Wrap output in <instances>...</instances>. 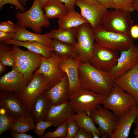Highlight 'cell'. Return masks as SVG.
Here are the masks:
<instances>
[{
  "label": "cell",
  "mask_w": 138,
  "mask_h": 138,
  "mask_svg": "<svg viewBox=\"0 0 138 138\" xmlns=\"http://www.w3.org/2000/svg\"><path fill=\"white\" fill-rule=\"evenodd\" d=\"M130 35L133 39L138 38V25H133L130 30Z\"/></svg>",
  "instance_id": "cell-44"
},
{
  "label": "cell",
  "mask_w": 138,
  "mask_h": 138,
  "mask_svg": "<svg viewBox=\"0 0 138 138\" xmlns=\"http://www.w3.org/2000/svg\"><path fill=\"white\" fill-rule=\"evenodd\" d=\"M114 83L132 95L138 105V61L131 69L115 79Z\"/></svg>",
  "instance_id": "cell-21"
},
{
  "label": "cell",
  "mask_w": 138,
  "mask_h": 138,
  "mask_svg": "<svg viewBox=\"0 0 138 138\" xmlns=\"http://www.w3.org/2000/svg\"><path fill=\"white\" fill-rule=\"evenodd\" d=\"M92 135L83 129L80 128L74 138H92Z\"/></svg>",
  "instance_id": "cell-40"
},
{
  "label": "cell",
  "mask_w": 138,
  "mask_h": 138,
  "mask_svg": "<svg viewBox=\"0 0 138 138\" xmlns=\"http://www.w3.org/2000/svg\"><path fill=\"white\" fill-rule=\"evenodd\" d=\"M6 66L0 61V74L1 75L6 69Z\"/></svg>",
  "instance_id": "cell-46"
},
{
  "label": "cell",
  "mask_w": 138,
  "mask_h": 138,
  "mask_svg": "<svg viewBox=\"0 0 138 138\" xmlns=\"http://www.w3.org/2000/svg\"><path fill=\"white\" fill-rule=\"evenodd\" d=\"M12 52L15 67L30 80L34 71L40 66L43 56L28 50H23L15 45L12 46Z\"/></svg>",
  "instance_id": "cell-6"
},
{
  "label": "cell",
  "mask_w": 138,
  "mask_h": 138,
  "mask_svg": "<svg viewBox=\"0 0 138 138\" xmlns=\"http://www.w3.org/2000/svg\"><path fill=\"white\" fill-rule=\"evenodd\" d=\"M61 58L52 51L50 57H43L40 66L34 73L43 74L49 82L51 87L59 82L65 73L59 67Z\"/></svg>",
  "instance_id": "cell-14"
},
{
  "label": "cell",
  "mask_w": 138,
  "mask_h": 138,
  "mask_svg": "<svg viewBox=\"0 0 138 138\" xmlns=\"http://www.w3.org/2000/svg\"><path fill=\"white\" fill-rule=\"evenodd\" d=\"M134 124L136 126H138V111L136 118L134 123Z\"/></svg>",
  "instance_id": "cell-50"
},
{
  "label": "cell",
  "mask_w": 138,
  "mask_h": 138,
  "mask_svg": "<svg viewBox=\"0 0 138 138\" xmlns=\"http://www.w3.org/2000/svg\"><path fill=\"white\" fill-rule=\"evenodd\" d=\"M52 48L55 54L63 59L77 55L75 51L74 46L55 39H53Z\"/></svg>",
  "instance_id": "cell-29"
},
{
  "label": "cell",
  "mask_w": 138,
  "mask_h": 138,
  "mask_svg": "<svg viewBox=\"0 0 138 138\" xmlns=\"http://www.w3.org/2000/svg\"><path fill=\"white\" fill-rule=\"evenodd\" d=\"M10 135L11 137L13 138H33L32 136L26 134V133H16L12 131H10Z\"/></svg>",
  "instance_id": "cell-42"
},
{
  "label": "cell",
  "mask_w": 138,
  "mask_h": 138,
  "mask_svg": "<svg viewBox=\"0 0 138 138\" xmlns=\"http://www.w3.org/2000/svg\"><path fill=\"white\" fill-rule=\"evenodd\" d=\"M91 135L92 137L93 138H99L100 137V136L98 133L95 132H92Z\"/></svg>",
  "instance_id": "cell-47"
},
{
  "label": "cell",
  "mask_w": 138,
  "mask_h": 138,
  "mask_svg": "<svg viewBox=\"0 0 138 138\" xmlns=\"http://www.w3.org/2000/svg\"><path fill=\"white\" fill-rule=\"evenodd\" d=\"M106 8L113 9V0H97Z\"/></svg>",
  "instance_id": "cell-43"
},
{
  "label": "cell",
  "mask_w": 138,
  "mask_h": 138,
  "mask_svg": "<svg viewBox=\"0 0 138 138\" xmlns=\"http://www.w3.org/2000/svg\"></svg>",
  "instance_id": "cell-53"
},
{
  "label": "cell",
  "mask_w": 138,
  "mask_h": 138,
  "mask_svg": "<svg viewBox=\"0 0 138 138\" xmlns=\"http://www.w3.org/2000/svg\"><path fill=\"white\" fill-rule=\"evenodd\" d=\"M73 119L80 128L85 130L89 134L91 135L92 132H95L100 136L101 135L98 128L95 126L92 118L86 112L80 111L76 113Z\"/></svg>",
  "instance_id": "cell-27"
},
{
  "label": "cell",
  "mask_w": 138,
  "mask_h": 138,
  "mask_svg": "<svg viewBox=\"0 0 138 138\" xmlns=\"http://www.w3.org/2000/svg\"><path fill=\"white\" fill-rule=\"evenodd\" d=\"M138 105L132 106L126 112L118 117L116 127L110 138H127L137 116Z\"/></svg>",
  "instance_id": "cell-19"
},
{
  "label": "cell",
  "mask_w": 138,
  "mask_h": 138,
  "mask_svg": "<svg viewBox=\"0 0 138 138\" xmlns=\"http://www.w3.org/2000/svg\"><path fill=\"white\" fill-rule=\"evenodd\" d=\"M23 5H25L28 0H17Z\"/></svg>",
  "instance_id": "cell-49"
},
{
  "label": "cell",
  "mask_w": 138,
  "mask_h": 138,
  "mask_svg": "<svg viewBox=\"0 0 138 138\" xmlns=\"http://www.w3.org/2000/svg\"><path fill=\"white\" fill-rule=\"evenodd\" d=\"M77 28L54 29L50 33L53 39L74 46L76 42Z\"/></svg>",
  "instance_id": "cell-28"
},
{
  "label": "cell",
  "mask_w": 138,
  "mask_h": 138,
  "mask_svg": "<svg viewBox=\"0 0 138 138\" xmlns=\"http://www.w3.org/2000/svg\"><path fill=\"white\" fill-rule=\"evenodd\" d=\"M49 0H39L41 6L42 8L44 5Z\"/></svg>",
  "instance_id": "cell-48"
},
{
  "label": "cell",
  "mask_w": 138,
  "mask_h": 138,
  "mask_svg": "<svg viewBox=\"0 0 138 138\" xmlns=\"http://www.w3.org/2000/svg\"><path fill=\"white\" fill-rule=\"evenodd\" d=\"M53 126V124L51 122L40 121L36 123L35 125L34 132L37 136L41 137L43 136L47 128Z\"/></svg>",
  "instance_id": "cell-35"
},
{
  "label": "cell",
  "mask_w": 138,
  "mask_h": 138,
  "mask_svg": "<svg viewBox=\"0 0 138 138\" xmlns=\"http://www.w3.org/2000/svg\"><path fill=\"white\" fill-rule=\"evenodd\" d=\"M0 106L15 120L30 115L24 103L14 93L1 91Z\"/></svg>",
  "instance_id": "cell-11"
},
{
  "label": "cell",
  "mask_w": 138,
  "mask_h": 138,
  "mask_svg": "<svg viewBox=\"0 0 138 138\" xmlns=\"http://www.w3.org/2000/svg\"><path fill=\"white\" fill-rule=\"evenodd\" d=\"M132 7L134 10L138 12V0H133Z\"/></svg>",
  "instance_id": "cell-45"
},
{
  "label": "cell",
  "mask_w": 138,
  "mask_h": 138,
  "mask_svg": "<svg viewBox=\"0 0 138 138\" xmlns=\"http://www.w3.org/2000/svg\"><path fill=\"white\" fill-rule=\"evenodd\" d=\"M30 81L15 67H13L12 71L1 77L0 90L18 94L24 89Z\"/></svg>",
  "instance_id": "cell-16"
},
{
  "label": "cell",
  "mask_w": 138,
  "mask_h": 138,
  "mask_svg": "<svg viewBox=\"0 0 138 138\" xmlns=\"http://www.w3.org/2000/svg\"><path fill=\"white\" fill-rule=\"evenodd\" d=\"M48 19H59L65 15L68 10L64 4L59 0H49L43 7Z\"/></svg>",
  "instance_id": "cell-26"
},
{
  "label": "cell",
  "mask_w": 138,
  "mask_h": 138,
  "mask_svg": "<svg viewBox=\"0 0 138 138\" xmlns=\"http://www.w3.org/2000/svg\"><path fill=\"white\" fill-rule=\"evenodd\" d=\"M4 43L8 45L12 44L26 48L28 50L41 55L46 58L49 57L52 48L43 43L34 41H20L10 39Z\"/></svg>",
  "instance_id": "cell-24"
},
{
  "label": "cell",
  "mask_w": 138,
  "mask_h": 138,
  "mask_svg": "<svg viewBox=\"0 0 138 138\" xmlns=\"http://www.w3.org/2000/svg\"><path fill=\"white\" fill-rule=\"evenodd\" d=\"M93 30L95 43L113 50L121 52L133 44V39L130 35L107 30L101 25Z\"/></svg>",
  "instance_id": "cell-3"
},
{
  "label": "cell",
  "mask_w": 138,
  "mask_h": 138,
  "mask_svg": "<svg viewBox=\"0 0 138 138\" xmlns=\"http://www.w3.org/2000/svg\"><path fill=\"white\" fill-rule=\"evenodd\" d=\"M101 104L118 117L128 111L132 106L138 105L132 95L125 92L122 88L115 84Z\"/></svg>",
  "instance_id": "cell-8"
},
{
  "label": "cell",
  "mask_w": 138,
  "mask_h": 138,
  "mask_svg": "<svg viewBox=\"0 0 138 138\" xmlns=\"http://www.w3.org/2000/svg\"><path fill=\"white\" fill-rule=\"evenodd\" d=\"M67 122L64 123L57 126L56 129L54 131L47 132L44 136L39 137L65 138L67 134Z\"/></svg>",
  "instance_id": "cell-33"
},
{
  "label": "cell",
  "mask_w": 138,
  "mask_h": 138,
  "mask_svg": "<svg viewBox=\"0 0 138 138\" xmlns=\"http://www.w3.org/2000/svg\"><path fill=\"white\" fill-rule=\"evenodd\" d=\"M51 87L49 82L43 74L34 73L31 79L24 89L17 94L24 103L29 112L37 98Z\"/></svg>",
  "instance_id": "cell-9"
},
{
  "label": "cell",
  "mask_w": 138,
  "mask_h": 138,
  "mask_svg": "<svg viewBox=\"0 0 138 138\" xmlns=\"http://www.w3.org/2000/svg\"><path fill=\"white\" fill-rule=\"evenodd\" d=\"M16 25V30L12 39L23 41L38 42L52 48L53 39L50 32L44 34L34 33L28 30L25 27L17 23Z\"/></svg>",
  "instance_id": "cell-22"
},
{
  "label": "cell",
  "mask_w": 138,
  "mask_h": 138,
  "mask_svg": "<svg viewBox=\"0 0 138 138\" xmlns=\"http://www.w3.org/2000/svg\"><path fill=\"white\" fill-rule=\"evenodd\" d=\"M50 107L49 100L42 93L34 101L29 111L30 114L36 123L44 121Z\"/></svg>",
  "instance_id": "cell-23"
},
{
  "label": "cell",
  "mask_w": 138,
  "mask_h": 138,
  "mask_svg": "<svg viewBox=\"0 0 138 138\" xmlns=\"http://www.w3.org/2000/svg\"><path fill=\"white\" fill-rule=\"evenodd\" d=\"M78 77L81 86L107 96L115 84L109 72L96 68L89 62L80 63Z\"/></svg>",
  "instance_id": "cell-1"
},
{
  "label": "cell",
  "mask_w": 138,
  "mask_h": 138,
  "mask_svg": "<svg viewBox=\"0 0 138 138\" xmlns=\"http://www.w3.org/2000/svg\"><path fill=\"white\" fill-rule=\"evenodd\" d=\"M64 3L68 11L75 9L76 0H59Z\"/></svg>",
  "instance_id": "cell-41"
},
{
  "label": "cell",
  "mask_w": 138,
  "mask_h": 138,
  "mask_svg": "<svg viewBox=\"0 0 138 138\" xmlns=\"http://www.w3.org/2000/svg\"><path fill=\"white\" fill-rule=\"evenodd\" d=\"M76 113L69 101L51 106L44 121L52 122L57 127L73 119Z\"/></svg>",
  "instance_id": "cell-18"
},
{
  "label": "cell",
  "mask_w": 138,
  "mask_h": 138,
  "mask_svg": "<svg viewBox=\"0 0 138 138\" xmlns=\"http://www.w3.org/2000/svg\"><path fill=\"white\" fill-rule=\"evenodd\" d=\"M107 97L80 86L69 95L68 101L75 113L84 111L90 115L91 112L101 104Z\"/></svg>",
  "instance_id": "cell-4"
},
{
  "label": "cell",
  "mask_w": 138,
  "mask_h": 138,
  "mask_svg": "<svg viewBox=\"0 0 138 138\" xmlns=\"http://www.w3.org/2000/svg\"><path fill=\"white\" fill-rule=\"evenodd\" d=\"M39 0H34L31 7L23 12L17 11L15 17L18 24L30 28L36 33L41 34L43 27L47 28L50 22L46 17Z\"/></svg>",
  "instance_id": "cell-2"
},
{
  "label": "cell",
  "mask_w": 138,
  "mask_h": 138,
  "mask_svg": "<svg viewBox=\"0 0 138 138\" xmlns=\"http://www.w3.org/2000/svg\"><path fill=\"white\" fill-rule=\"evenodd\" d=\"M34 120L30 115L23 117L15 120L10 130L16 133H26L34 130Z\"/></svg>",
  "instance_id": "cell-30"
},
{
  "label": "cell",
  "mask_w": 138,
  "mask_h": 138,
  "mask_svg": "<svg viewBox=\"0 0 138 138\" xmlns=\"http://www.w3.org/2000/svg\"><path fill=\"white\" fill-rule=\"evenodd\" d=\"M138 48V46H137Z\"/></svg>",
  "instance_id": "cell-52"
},
{
  "label": "cell",
  "mask_w": 138,
  "mask_h": 138,
  "mask_svg": "<svg viewBox=\"0 0 138 138\" xmlns=\"http://www.w3.org/2000/svg\"><path fill=\"white\" fill-rule=\"evenodd\" d=\"M69 85L68 78L65 73L61 80L43 93L50 101L51 106L68 100Z\"/></svg>",
  "instance_id": "cell-20"
},
{
  "label": "cell",
  "mask_w": 138,
  "mask_h": 138,
  "mask_svg": "<svg viewBox=\"0 0 138 138\" xmlns=\"http://www.w3.org/2000/svg\"><path fill=\"white\" fill-rule=\"evenodd\" d=\"M134 134L136 136L138 135V126H136L134 129Z\"/></svg>",
  "instance_id": "cell-51"
},
{
  "label": "cell",
  "mask_w": 138,
  "mask_h": 138,
  "mask_svg": "<svg viewBox=\"0 0 138 138\" xmlns=\"http://www.w3.org/2000/svg\"><path fill=\"white\" fill-rule=\"evenodd\" d=\"M4 42L0 43V61L6 66L15 67V62L13 56L12 48Z\"/></svg>",
  "instance_id": "cell-31"
},
{
  "label": "cell",
  "mask_w": 138,
  "mask_h": 138,
  "mask_svg": "<svg viewBox=\"0 0 138 138\" xmlns=\"http://www.w3.org/2000/svg\"><path fill=\"white\" fill-rule=\"evenodd\" d=\"M16 25L10 20L0 23V31L4 32L14 33Z\"/></svg>",
  "instance_id": "cell-37"
},
{
  "label": "cell",
  "mask_w": 138,
  "mask_h": 138,
  "mask_svg": "<svg viewBox=\"0 0 138 138\" xmlns=\"http://www.w3.org/2000/svg\"><path fill=\"white\" fill-rule=\"evenodd\" d=\"M67 134L65 138H74L80 127L74 119L67 123Z\"/></svg>",
  "instance_id": "cell-36"
},
{
  "label": "cell",
  "mask_w": 138,
  "mask_h": 138,
  "mask_svg": "<svg viewBox=\"0 0 138 138\" xmlns=\"http://www.w3.org/2000/svg\"><path fill=\"white\" fill-rule=\"evenodd\" d=\"M75 5L80 14L94 29L101 25L103 16L108 10L96 0H76Z\"/></svg>",
  "instance_id": "cell-10"
},
{
  "label": "cell",
  "mask_w": 138,
  "mask_h": 138,
  "mask_svg": "<svg viewBox=\"0 0 138 138\" xmlns=\"http://www.w3.org/2000/svg\"><path fill=\"white\" fill-rule=\"evenodd\" d=\"M131 13L120 9H108L103 17L101 25L107 30L130 35V29L133 25Z\"/></svg>",
  "instance_id": "cell-5"
},
{
  "label": "cell",
  "mask_w": 138,
  "mask_h": 138,
  "mask_svg": "<svg viewBox=\"0 0 138 138\" xmlns=\"http://www.w3.org/2000/svg\"><path fill=\"white\" fill-rule=\"evenodd\" d=\"M15 120L8 115L3 109H0V136L11 129Z\"/></svg>",
  "instance_id": "cell-32"
},
{
  "label": "cell",
  "mask_w": 138,
  "mask_h": 138,
  "mask_svg": "<svg viewBox=\"0 0 138 138\" xmlns=\"http://www.w3.org/2000/svg\"><path fill=\"white\" fill-rule=\"evenodd\" d=\"M14 33L4 32L0 31V42H4L8 40L12 39Z\"/></svg>",
  "instance_id": "cell-39"
},
{
  "label": "cell",
  "mask_w": 138,
  "mask_h": 138,
  "mask_svg": "<svg viewBox=\"0 0 138 138\" xmlns=\"http://www.w3.org/2000/svg\"><path fill=\"white\" fill-rule=\"evenodd\" d=\"M75 51L81 62H89L93 54L95 41L93 29L89 23L77 28Z\"/></svg>",
  "instance_id": "cell-7"
},
{
  "label": "cell",
  "mask_w": 138,
  "mask_h": 138,
  "mask_svg": "<svg viewBox=\"0 0 138 138\" xmlns=\"http://www.w3.org/2000/svg\"><path fill=\"white\" fill-rule=\"evenodd\" d=\"M95 123L98 125V129L102 137L110 138L116 125L118 117L109 109L98 105L90 113Z\"/></svg>",
  "instance_id": "cell-13"
},
{
  "label": "cell",
  "mask_w": 138,
  "mask_h": 138,
  "mask_svg": "<svg viewBox=\"0 0 138 138\" xmlns=\"http://www.w3.org/2000/svg\"><path fill=\"white\" fill-rule=\"evenodd\" d=\"M113 9H120L131 13L134 10L132 7L133 0H113Z\"/></svg>",
  "instance_id": "cell-34"
},
{
  "label": "cell",
  "mask_w": 138,
  "mask_h": 138,
  "mask_svg": "<svg viewBox=\"0 0 138 138\" xmlns=\"http://www.w3.org/2000/svg\"><path fill=\"white\" fill-rule=\"evenodd\" d=\"M119 56L118 52L95 43L93 55L89 63L96 68L109 72L116 65Z\"/></svg>",
  "instance_id": "cell-12"
},
{
  "label": "cell",
  "mask_w": 138,
  "mask_h": 138,
  "mask_svg": "<svg viewBox=\"0 0 138 138\" xmlns=\"http://www.w3.org/2000/svg\"><path fill=\"white\" fill-rule=\"evenodd\" d=\"M138 61V48L133 44L128 49L121 52L116 65L109 72L115 79L127 72Z\"/></svg>",
  "instance_id": "cell-15"
},
{
  "label": "cell",
  "mask_w": 138,
  "mask_h": 138,
  "mask_svg": "<svg viewBox=\"0 0 138 138\" xmlns=\"http://www.w3.org/2000/svg\"><path fill=\"white\" fill-rule=\"evenodd\" d=\"M9 4L14 5L20 12L25 11V8L24 5L17 0H0V8L1 9L4 5Z\"/></svg>",
  "instance_id": "cell-38"
},
{
  "label": "cell",
  "mask_w": 138,
  "mask_h": 138,
  "mask_svg": "<svg viewBox=\"0 0 138 138\" xmlns=\"http://www.w3.org/2000/svg\"><path fill=\"white\" fill-rule=\"evenodd\" d=\"M86 23H89L75 9L68 11L65 15L59 19L57 21L58 29H60L77 27Z\"/></svg>",
  "instance_id": "cell-25"
},
{
  "label": "cell",
  "mask_w": 138,
  "mask_h": 138,
  "mask_svg": "<svg viewBox=\"0 0 138 138\" xmlns=\"http://www.w3.org/2000/svg\"><path fill=\"white\" fill-rule=\"evenodd\" d=\"M81 62L80 58L76 55L63 59L59 64V67L66 74L68 78L69 95L81 86L78 77V69Z\"/></svg>",
  "instance_id": "cell-17"
}]
</instances>
